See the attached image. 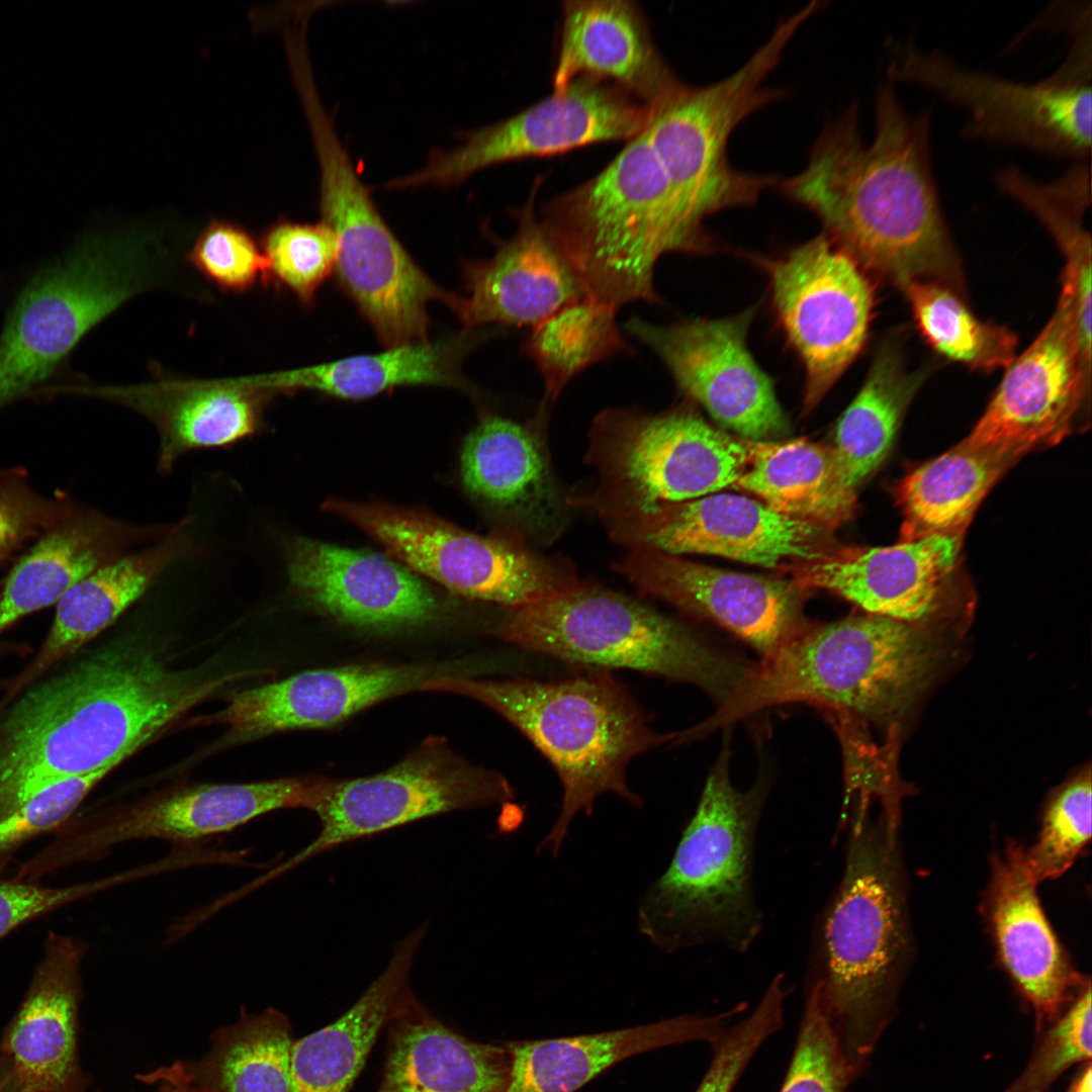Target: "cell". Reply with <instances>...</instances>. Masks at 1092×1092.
Returning <instances> with one entry per match:
<instances>
[{
	"label": "cell",
	"mask_w": 1092,
	"mask_h": 1092,
	"mask_svg": "<svg viewBox=\"0 0 1092 1092\" xmlns=\"http://www.w3.org/2000/svg\"><path fill=\"white\" fill-rule=\"evenodd\" d=\"M930 111L910 113L892 86L876 99L874 139H861L858 107L828 124L806 167L779 181L866 271L900 287L930 281L962 290L963 273L932 171Z\"/></svg>",
	"instance_id": "1"
},
{
	"label": "cell",
	"mask_w": 1092,
	"mask_h": 1092,
	"mask_svg": "<svg viewBox=\"0 0 1092 1092\" xmlns=\"http://www.w3.org/2000/svg\"><path fill=\"white\" fill-rule=\"evenodd\" d=\"M201 701L192 671L121 645L38 682L0 717V821L51 786L115 768Z\"/></svg>",
	"instance_id": "2"
},
{
	"label": "cell",
	"mask_w": 1092,
	"mask_h": 1092,
	"mask_svg": "<svg viewBox=\"0 0 1092 1092\" xmlns=\"http://www.w3.org/2000/svg\"><path fill=\"white\" fill-rule=\"evenodd\" d=\"M422 691L471 698L517 728L551 763L562 786L560 813L538 851L556 856L573 818L589 816L608 793L634 806L642 800L627 784L636 756L669 742L678 731L659 734L628 689L608 670L562 680L526 677L477 679L447 673Z\"/></svg>",
	"instance_id": "3"
},
{
	"label": "cell",
	"mask_w": 1092,
	"mask_h": 1092,
	"mask_svg": "<svg viewBox=\"0 0 1092 1092\" xmlns=\"http://www.w3.org/2000/svg\"><path fill=\"white\" fill-rule=\"evenodd\" d=\"M579 278L585 296L617 311L661 302L658 260L713 251L680 203L645 132L598 175L550 201L541 218Z\"/></svg>",
	"instance_id": "4"
},
{
	"label": "cell",
	"mask_w": 1092,
	"mask_h": 1092,
	"mask_svg": "<svg viewBox=\"0 0 1092 1092\" xmlns=\"http://www.w3.org/2000/svg\"><path fill=\"white\" fill-rule=\"evenodd\" d=\"M843 877L821 926L813 983L845 1052L868 1065L893 1018L909 949L898 840L850 819Z\"/></svg>",
	"instance_id": "5"
},
{
	"label": "cell",
	"mask_w": 1092,
	"mask_h": 1092,
	"mask_svg": "<svg viewBox=\"0 0 1092 1092\" xmlns=\"http://www.w3.org/2000/svg\"><path fill=\"white\" fill-rule=\"evenodd\" d=\"M933 663L929 640L914 625L869 615L809 626L753 666L708 718L690 727L692 740L757 711L805 702L883 720L900 712Z\"/></svg>",
	"instance_id": "6"
},
{
	"label": "cell",
	"mask_w": 1092,
	"mask_h": 1092,
	"mask_svg": "<svg viewBox=\"0 0 1092 1092\" xmlns=\"http://www.w3.org/2000/svg\"><path fill=\"white\" fill-rule=\"evenodd\" d=\"M725 736L669 866L639 906L640 932L666 951L720 942L742 952L761 930L752 861L766 791L733 786Z\"/></svg>",
	"instance_id": "7"
},
{
	"label": "cell",
	"mask_w": 1092,
	"mask_h": 1092,
	"mask_svg": "<svg viewBox=\"0 0 1092 1092\" xmlns=\"http://www.w3.org/2000/svg\"><path fill=\"white\" fill-rule=\"evenodd\" d=\"M497 634L572 665L625 668L689 682L719 704L753 665L645 603L583 580L565 595L510 609Z\"/></svg>",
	"instance_id": "8"
},
{
	"label": "cell",
	"mask_w": 1092,
	"mask_h": 1092,
	"mask_svg": "<svg viewBox=\"0 0 1092 1092\" xmlns=\"http://www.w3.org/2000/svg\"><path fill=\"white\" fill-rule=\"evenodd\" d=\"M749 459L748 441L686 405L659 414L606 408L593 421L584 456L595 480L566 502L603 523L624 519L733 485Z\"/></svg>",
	"instance_id": "9"
},
{
	"label": "cell",
	"mask_w": 1092,
	"mask_h": 1092,
	"mask_svg": "<svg viewBox=\"0 0 1092 1092\" xmlns=\"http://www.w3.org/2000/svg\"><path fill=\"white\" fill-rule=\"evenodd\" d=\"M819 10L811 2L780 23L727 78L705 87L680 84L652 107L647 138L684 208L704 226L711 214L754 203L780 178L745 173L727 159L728 141L751 113L784 94L763 85L797 30Z\"/></svg>",
	"instance_id": "10"
},
{
	"label": "cell",
	"mask_w": 1092,
	"mask_h": 1092,
	"mask_svg": "<svg viewBox=\"0 0 1092 1092\" xmlns=\"http://www.w3.org/2000/svg\"><path fill=\"white\" fill-rule=\"evenodd\" d=\"M146 267L138 243L93 236L39 268L0 334V408L31 396L90 330L147 288Z\"/></svg>",
	"instance_id": "11"
},
{
	"label": "cell",
	"mask_w": 1092,
	"mask_h": 1092,
	"mask_svg": "<svg viewBox=\"0 0 1092 1092\" xmlns=\"http://www.w3.org/2000/svg\"><path fill=\"white\" fill-rule=\"evenodd\" d=\"M1076 30L1062 65L1043 80L1011 81L960 66L911 40L894 46L890 82L930 89L968 113L965 138L1085 161L1091 153V32Z\"/></svg>",
	"instance_id": "12"
},
{
	"label": "cell",
	"mask_w": 1092,
	"mask_h": 1092,
	"mask_svg": "<svg viewBox=\"0 0 1092 1092\" xmlns=\"http://www.w3.org/2000/svg\"><path fill=\"white\" fill-rule=\"evenodd\" d=\"M324 510L378 540L415 572L470 599L517 609L582 582L568 559L542 555L512 533L480 536L430 513L386 504L331 498Z\"/></svg>",
	"instance_id": "13"
},
{
	"label": "cell",
	"mask_w": 1092,
	"mask_h": 1092,
	"mask_svg": "<svg viewBox=\"0 0 1092 1092\" xmlns=\"http://www.w3.org/2000/svg\"><path fill=\"white\" fill-rule=\"evenodd\" d=\"M322 220L336 234L339 283L387 348L426 342L431 301L452 309L446 292L415 263L395 238L340 146L317 156Z\"/></svg>",
	"instance_id": "14"
},
{
	"label": "cell",
	"mask_w": 1092,
	"mask_h": 1092,
	"mask_svg": "<svg viewBox=\"0 0 1092 1092\" xmlns=\"http://www.w3.org/2000/svg\"><path fill=\"white\" fill-rule=\"evenodd\" d=\"M515 791L499 772L463 759L445 740L427 738L393 766L367 777L327 779L311 811L317 835L298 852L259 878L260 885L310 858L352 841L449 812L512 800Z\"/></svg>",
	"instance_id": "15"
},
{
	"label": "cell",
	"mask_w": 1092,
	"mask_h": 1092,
	"mask_svg": "<svg viewBox=\"0 0 1092 1092\" xmlns=\"http://www.w3.org/2000/svg\"><path fill=\"white\" fill-rule=\"evenodd\" d=\"M787 341L805 371L803 413L819 404L860 354L874 309L867 272L826 234L758 258Z\"/></svg>",
	"instance_id": "16"
},
{
	"label": "cell",
	"mask_w": 1092,
	"mask_h": 1092,
	"mask_svg": "<svg viewBox=\"0 0 1092 1092\" xmlns=\"http://www.w3.org/2000/svg\"><path fill=\"white\" fill-rule=\"evenodd\" d=\"M651 113L652 107L611 82L577 77L518 114L466 132L457 147L432 150L424 167L390 179L385 188H446L499 163L630 141L646 129Z\"/></svg>",
	"instance_id": "17"
},
{
	"label": "cell",
	"mask_w": 1092,
	"mask_h": 1092,
	"mask_svg": "<svg viewBox=\"0 0 1092 1092\" xmlns=\"http://www.w3.org/2000/svg\"><path fill=\"white\" fill-rule=\"evenodd\" d=\"M325 778L200 784L178 788L91 817L61 833L43 849L52 870L98 859L134 839L194 842L234 830L264 814L313 807Z\"/></svg>",
	"instance_id": "18"
},
{
	"label": "cell",
	"mask_w": 1092,
	"mask_h": 1092,
	"mask_svg": "<svg viewBox=\"0 0 1092 1092\" xmlns=\"http://www.w3.org/2000/svg\"><path fill=\"white\" fill-rule=\"evenodd\" d=\"M754 314L749 308L663 326L632 317L625 329L661 359L678 388L715 421L750 442H768L786 435L789 422L772 379L747 346Z\"/></svg>",
	"instance_id": "19"
},
{
	"label": "cell",
	"mask_w": 1092,
	"mask_h": 1092,
	"mask_svg": "<svg viewBox=\"0 0 1092 1092\" xmlns=\"http://www.w3.org/2000/svg\"><path fill=\"white\" fill-rule=\"evenodd\" d=\"M604 525L614 542L629 549L712 554L765 567L804 565L839 553L831 529L727 493L664 505Z\"/></svg>",
	"instance_id": "20"
},
{
	"label": "cell",
	"mask_w": 1092,
	"mask_h": 1092,
	"mask_svg": "<svg viewBox=\"0 0 1092 1092\" xmlns=\"http://www.w3.org/2000/svg\"><path fill=\"white\" fill-rule=\"evenodd\" d=\"M1005 369L964 441L1018 460L1065 437L1090 392L1091 361L1081 349L1074 313L1065 298L1060 296L1042 331Z\"/></svg>",
	"instance_id": "21"
},
{
	"label": "cell",
	"mask_w": 1092,
	"mask_h": 1092,
	"mask_svg": "<svg viewBox=\"0 0 1092 1092\" xmlns=\"http://www.w3.org/2000/svg\"><path fill=\"white\" fill-rule=\"evenodd\" d=\"M614 568L641 594L706 618L750 644L762 658L809 627L795 581L732 572L650 548H633Z\"/></svg>",
	"instance_id": "22"
},
{
	"label": "cell",
	"mask_w": 1092,
	"mask_h": 1092,
	"mask_svg": "<svg viewBox=\"0 0 1092 1092\" xmlns=\"http://www.w3.org/2000/svg\"><path fill=\"white\" fill-rule=\"evenodd\" d=\"M451 673L446 667L357 664L305 670L237 691L216 713L197 720L226 732L217 747L247 743L279 732L335 726L386 699Z\"/></svg>",
	"instance_id": "23"
},
{
	"label": "cell",
	"mask_w": 1092,
	"mask_h": 1092,
	"mask_svg": "<svg viewBox=\"0 0 1092 1092\" xmlns=\"http://www.w3.org/2000/svg\"><path fill=\"white\" fill-rule=\"evenodd\" d=\"M285 558L297 597L347 625L393 631L429 623L440 613L428 583L383 555L294 537Z\"/></svg>",
	"instance_id": "24"
},
{
	"label": "cell",
	"mask_w": 1092,
	"mask_h": 1092,
	"mask_svg": "<svg viewBox=\"0 0 1092 1092\" xmlns=\"http://www.w3.org/2000/svg\"><path fill=\"white\" fill-rule=\"evenodd\" d=\"M545 421L526 424L485 416L466 437L461 475L467 490L499 515L498 531L529 545L550 544L565 529L568 510L552 470Z\"/></svg>",
	"instance_id": "25"
},
{
	"label": "cell",
	"mask_w": 1092,
	"mask_h": 1092,
	"mask_svg": "<svg viewBox=\"0 0 1092 1092\" xmlns=\"http://www.w3.org/2000/svg\"><path fill=\"white\" fill-rule=\"evenodd\" d=\"M536 191L514 210L515 234L495 241L494 254L463 265L466 295L453 311L470 333L480 326L534 327L585 296L562 250L535 212Z\"/></svg>",
	"instance_id": "26"
},
{
	"label": "cell",
	"mask_w": 1092,
	"mask_h": 1092,
	"mask_svg": "<svg viewBox=\"0 0 1092 1092\" xmlns=\"http://www.w3.org/2000/svg\"><path fill=\"white\" fill-rule=\"evenodd\" d=\"M108 399L147 418L159 434L158 469L169 472L186 452L224 447L258 433L273 392L251 375L224 379L161 377L128 386L53 385L50 395Z\"/></svg>",
	"instance_id": "27"
},
{
	"label": "cell",
	"mask_w": 1092,
	"mask_h": 1092,
	"mask_svg": "<svg viewBox=\"0 0 1092 1092\" xmlns=\"http://www.w3.org/2000/svg\"><path fill=\"white\" fill-rule=\"evenodd\" d=\"M86 950L77 937L48 933L42 959L0 1043L16 1092H85L78 1012Z\"/></svg>",
	"instance_id": "28"
},
{
	"label": "cell",
	"mask_w": 1092,
	"mask_h": 1092,
	"mask_svg": "<svg viewBox=\"0 0 1092 1092\" xmlns=\"http://www.w3.org/2000/svg\"><path fill=\"white\" fill-rule=\"evenodd\" d=\"M1036 886L1021 844L1011 841L993 856L986 914L1002 963L1031 1005L1039 1032L1091 983L1064 952L1042 911Z\"/></svg>",
	"instance_id": "29"
},
{
	"label": "cell",
	"mask_w": 1092,
	"mask_h": 1092,
	"mask_svg": "<svg viewBox=\"0 0 1092 1092\" xmlns=\"http://www.w3.org/2000/svg\"><path fill=\"white\" fill-rule=\"evenodd\" d=\"M961 545L962 537L933 535L839 552L801 565L795 582L805 590H830L871 615L914 625L937 611Z\"/></svg>",
	"instance_id": "30"
},
{
	"label": "cell",
	"mask_w": 1092,
	"mask_h": 1092,
	"mask_svg": "<svg viewBox=\"0 0 1092 1092\" xmlns=\"http://www.w3.org/2000/svg\"><path fill=\"white\" fill-rule=\"evenodd\" d=\"M562 11L554 90L586 76L611 82L654 107L681 84L657 52L634 2L565 1Z\"/></svg>",
	"instance_id": "31"
},
{
	"label": "cell",
	"mask_w": 1092,
	"mask_h": 1092,
	"mask_svg": "<svg viewBox=\"0 0 1092 1092\" xmlns=\"http://www.w3.org/2000/svg\"><path fill=\"white\" fill-rule=\"evenodd\" d=\"M741 1002L713 1015H681L614 1031L506 1043L510 1076L504 1092H574L612 1065L653 1049L689 1041H715Z\"/></svg>",
	"instance_id": "32"
},
{
	"label": "cell",
	"mask_w": 1092,
	"mask_h": 1092,
	"mask_svg": "<svg viewBox=\"0 0 1092 1092\" xmlns=\"http://www.w3.org/2000/svg\"><path fill=\"white\" fill-rule=\"evenodd\" d=\"M176 526L148 530L72 512L43 532L10 571L0 592V633L21 617L57 604L78 581L127 554L140 540L163 538Z\"/></svg>",
	"instance_id": "33"
},
{
	"label": "cell",
	"mask_w": 1092,
	"mask_h": 1092,
	"mask_svg": "<svg viewBox=\"0 0 1092 1092\" xmlns=\"http://www.w3.org/2000/svg\"><path fill=\"white\" fill-rule=\"evenodd\" d=\"M426 933L401 939L382 973L339 1018L294 1040L290 1092H349L377 1036L415 998L410 974Z\"/></svg>",
	"instance_id": "34"
},
{
	"label": "cell",
	"mask_w": 1092,
	"mask_h": 1092,
	"mask_svg": "<svg viewBox=\"0 0 1092 1092\" xmlns=\"http://www.w3.org/2000/svg\"><path fill=\"white\" fill-rule=\"evenodd\" d=\"M383 1077L375 1092H504L510 1076L506 1045L455 1032L416 998L388 1024Z\"/></svg>",
	"instance_id": "35"
},
{
	"label": "cell",
	"mask_w": 1092,
	"mask_h": 1092,
	"mask_svg": "<svg viewBox=\"0 0 1092 1092\" xmlns=\"http://www.w3.org/2000/svg\"><path fill=\"white\" fill-rule=\"evenodd\" d=\"M183 520L154 545L127 553L88 574L57 603L53 625L39 652L12 693L71 655L109 627L172 565L190 551Z\"/></svg>",
	"instance_id": "36"
},
{
	"label": "cell",
	"mask_w": 1092,
	"mask_h": 1092,
	"mask_svg": "<svg viewBox=\"0 0 1092 1092\" xmlns=\"http://www.w3.org/2000/svg\"><path fill=\"white\" fill-rule=\"evenodd\" d=\"M468 334L252 377L274 394L307 389L346 399L368 398L406 385L467 388L461 363L472 347Z\"/></svg>",
	"instance_id": "37"
},
{
	"label": "cell",
	"mask_w": 1092,
	"mask_h": 1092,
	"mask_svg": "<svg viewBox=\"0 0 1092 1092\" xmlns=\"http://www.w3.org/2000/svg\"><path fill=\"white\" fill-rule=\"evenodd\" d=\"M928 371H908L898 340H883L866 380L838 420L832 447L842 483L857 488L885 460Z\"/></svg>",
	"instance_id": "38"
},
{
	"label": "cell",
	"mask_w": 1092,
	"mask_h": 1092,
	"mask_svg": "<svg viewBox=\"0 0 1092 1092\" xmlns=\"http://www.w3.org/2000/svg\"><path fill=\"white\" fill-rule=\"evenodd\" d=\"M1016 461L963 440L909 472L897 491L904 515L902 541L933 535L963 537L987 492Z\"/></svg>",
	"instance_id": "39"
},
{
	"label": "cell",
	"mask_w": 1092,
	"mask_h": 1092,
	"mask_svg": "<svg viewBox=\"0 0 1092 1092\" xmlns=\"http://www.w3.org/2000/svg\"><path fill=\"white\" fill-rule=\"evenodd\" d=\"M733 485L782 514L829 529L855 509L856 495L841 481L833 448L806 440L750 442L749 464Z\"/></svg>",
	"instance_id": "40"
},
{
	"label": "cell",
	"mask_w": 1092,
	"mask_h": 1092,
	"mask_svg": "<svg viewBox=\"0 0 1092 1092\" xmlns=\"http://www.w3.org/2000/svg\"><path fill=\"white\" fill-rule=\"evenodd\" d=\"M293 1042L279 1010L243 1011L212 1034L202 1058L183 1065L204 1092H290Z\"/></svg>",
	"instance_id": "41"
},
{
	"label": "cell",
	"mask_w": 1092,
	"mask_h": 1092,
	"mask_svg": "<svg viewBox=\"0 0 1092 1092\" xmlns=\"http://www.w3.org/2000/svg\"><path fill=\"white\" fill-rule=\"evenodd\" d=\"M1090 164L1083 161L1052 182L1007 167L996 174L1000 190L1040 220L1065 258L1061 293L1078 314L1091 316V239L1084 214L1091 202Z\"/></svg>",
	"instance_id": "42"
},
{
	"label": "cell",
	"mask_w": 1092,
	"mask_h": 1092,
	"mask_svg": "<svg viewBox=\"0 0 1092 1092\" xmlns=\"http://www.w3.org/2000/svg\"><path fill=\"white\" fill-rule=\"evenodd\" d=\"M616 312L583 296L532 328L523 350L544 380L539 414L549 417L566 384L586 368L615 354L632 352L617 326Z\"/></svg>",
	"instance_id": "43"
},
{
	"label": "cell",
	"mask_w": 1092,
	"mask_h": 1092,
	"mask_svg": "<svg viewBox=\"0 0 1092 1092\" xmlns=\"http://www.w3.org/2000/svg\"><path fill=\"white\" fill-rule=\"evenodd\" d=\"M919 331L939 355L974 370L1007 368L1017 337L1006 327L978 320L952 289L914 281L903 288Z\"/></svg>",
	"instance_id": "44"
},
{
	"label": "cell",
	"mask_w": 1092,
	"mask_h": 1092,
	"mask_svg": "<svg viewBox=\"0 0 1092 1092\" xmlns=\"http://www.w3.org/2000/svg\"><path fill=\"white\" fill-rule=\"evenodd\" d=\"M260 246L267 263L264 285L290 292L305 306L335 270L338 239L323 220L279 219L263 232Z\"/></svg>",
	"instance_id": "45"
},
{
	"label": "cell",
	"mask_w": 1092,
	"mask_h": 1092,
	"mask_svg": "<svg viewBox=\"0 0 1092 1092\" xmlns=\"http://www.w3.org/2000/svg\"><path fill=\"white\" fill-rule=\"evenodd\" d=\"M867 1068L845 1052L811 985L780 1092H845Z\"/></svg>",
	"instance_id": "46"
},
{
	"label": "cell",
	"mask_w": 1092,
	"mask_h": 1092,
	"mask_svg": "<svg viewBox=\"0 0 1092 1092\" xmlns=\"http://www.w3.org/2000/svg\"><path fill=\"white\" fill-rule=\"evenodd\" d=\"M1091 778L1080 777L1050 802L1037 841L1025 850L1029 875L1038 884L1064 874L1091 837Z\"/></svg>",
	"instance_id": "47"
},
{
	"label": "cell",
	"mask_w": 1092,
	"mask_h": 1092,
	"mask_svg": "<svg viewBox=\"0 0 1092 1092\" xmlns=\"http://www.w3.org/2000/svg\"><path fill=\"white\" fill-rule=\"evenodd\" d=\"M789 990L774 978L755 1009L712 1043V1059L695 1092H732L740 1076L763 1044L784 1025Z\"/></svg>",
	"instance_id": "48"
},
{
	"label": "cell",
	"mask_w": 1092,
	"mask_h": 1092,
	"mask_svg": "<svg viewBox=\"0 0 1092 1092\" xmlns=\"http://www.w3.org/2000/svg\"><path fill=\"white\" fill-rule=\"evenodd\" d=\"M187 260L222 292L242 294L264 284L267 263L260 242L233 221L211 220L197 237Z\"/></svg>",
	"instance_id": "49"
},
{
	"label": "cell",
	"mask_w": 1092,
	"mask_h": 1092,
	"mask_svg": "<svg viewBox=\"0 0 1092 1092\" xmlns=\"http://www.w3.org/2000/svg\"><path fill=\"white\" fill-rule=\"evenodd\" d=\"M1091 986L1045 1030L1022 1073L1003 1092H1050L1073 1065L1091 1059Z\"/></svg>",
	"instance_id": "50"
},
{
	"label": "cell",
	"mask_w": 1092,
	"mask_h": 1092,
	"mask_svg": "<svg viewBox=\"0 0 1092 1092\" xmlns=\"http://www.w3.org/2000/svg\"><path fill=\"white\" fill-rule=\"evenodd\" d=\"M113 767L68 779L35 795L0 821V872L8 857L25 841L62 825L90 791Z\"/></svg>",
	"instance_id": "51"
},
{
	"label": "cell",
	"mask_w": 1092,
	"mask_h": 1092,
	"mask_svg": "<svg viewBox=\"0 0 1092 1092\" xmlns=\"http://www.w3.org/2000/svg\"><path fill=\"white\" fill-rule=\"evenodd\" d=\"M72 513L16 480H0V561Z\"/></svg>",
	"instance_id": "52"
},
{
	"label": "cell",
	"mask_w": 1092,
	"mask_h": 1092,
	"mask_svg": "<svg viewBox=\"0 0 1092 1092\" xmlns=\"http://www.w3.org/2000/svg\"><path fill=\"white\" fill-rule=\"evenodd\" d=\"M124 875L63 888L35 882L0 879V938L21 924L71 902L116 885Z\"/></svg>",
	"instance_id": "53"
},
{
	"label": "cell",
	"mask_w": 1092,
	"mask_h": 1092,
	"mask_svg": "<svg viewBox=\"0 0 1092 1092\" xmlns=\"http://www.w3.org/2000/svg\"><path fill=\"white\" fill-rule=\"evenodd\" d=\"M0 1092H15L9 1061L0 1053Z\"/></svg>",
	"instance_id": "54"
},
{
	"label": "cell",
	"mask_w": 1092,
	"mask_h": 1092,
	"mask_svg": "<svg viewBox=\"0 0 1092 1092\" xmlns=\"http://www.w3.org/2000/svg\"><path fill=\"white\" fill-rule=\"evenodd\" d=\"M1091 1065L1088 1063L1086 1069L1076 1079L1068 1092H1091Z\"/></svg>",
	"instance_id": "55"
},
{
	"label": "cell",
	"mask_w": 1092,
	"mask_h": 1092,
	"mask_svg": "<svg viewBox=\"0 0 1092 1092\" xmlns=\"http://www.w3.org/2000/svg\"><path fill=\"white\" fill-rule=\"evenodd\" d=\"M172 1092H204L200 1087L191 1082L179 1084Z\"/></svg>",
	"instance_id": "56"
}]
</instances>
